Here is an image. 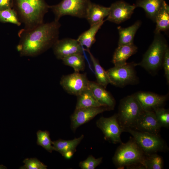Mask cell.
<instances>
[{
	"label": "cell",
	"mask_w": 169,
	"mask_h": 169,
	"mask_svg": "<svg viewBox=\"0 0 169 169\" xmlns=\"http://www.w3.org/2000/svg\"><path fill=\"white\" fill-rule=\"evenodd\" d=\"M24 165L21 169H47V166L35 158H26L23 161Z\"/></svg>",
	"instance_id": "1f68e13d"
},
{
	"label": "cell",
	"mask_w": 169,
	"mask_h": 169,
	"mask_svg": "<svg viewBox=\"0 0 169 169\" xmlns=\"http://www.w3.org/2000/svg\"><path fill=\"white\" fill-rule=\"evenodd\" d=\"M60 26L59 21L54 20L22 30L19 33L20 40L17 46L20 55L36 56L52 47L58 39Z\"/></svg>",
	"instance_id": "6da1fadb"
},
{
	"label": "cell",
	"mask_w": 169,
	"mask_h": 169,
	"mask_svg": "<svg viewBox=\"0 0 169 169\" xmlns=\"http://www.w3.org/2000/svg\"><path fill=\"white\" fill-rule=\"evenodd\" d=\"M161 127L154 111L144 110L138 120L134 130L159 135Z\"/></svg>",
	"instance_id": "5bb4252c"
},
{
	"label": "cell",
	"mask_w": 169,
	"mask_h": 169,
	"mask_svg": "<svg viewBox=\"0 0 169 169\" xmlns=\"http://www.w3.org/2000/svg\"><path fill=\"white\" fill-rule=\"evenodd\" d=\"M91 3L90 0H62L50 8L54 15L55 21H59L61 17L66 15L85 18Z\"/></svg>",
	"instance_id": "52a82bcc"
},
{
	"label": "cell",
	"mask_w": 169,
	"mask_h": 169,
	"mask_svg": "<svg viewBox=\"0 0 169 169\" xmlns=\"http://www.w3.org/2000/svg\"><path fill=\"white\" fill-rule=\"evenodd\" d=\"M144 111L134 94L124 98L120 102L117 114L120 126L124 130L126 129H135Z\"/></svg>",
	"instance_id": "277c9868"
},
{
	"label": "cell",
	"mask_w": 169,
	"mask_h": 169,
	"mask_svg": "<svg viewBox=\"0 0 169 169\" xmlns=\"http://www.w3.org/2000/svg\"><path fill=\"white\" fill-rule=\"evenodd\" d=\"M109 7L91 3L88 9L86 18L90 26L103 20L109 13Z\"/></svg>",
	"instance_id": "ac0fdd59"
},
{
	"label": "cell",
	"mask_w": 169,
	"mask_h": 169,
	"mask_svg": "<svg viewBox=\"0 0 169 169\" xmlns=\"http://www.w3.org/2000/svg\"><path fill=\"white\" fill-rule=\"evenodd\" d=\"M96 125L102 132L105 139L114 144L122 143L121 133L124 130L120 126L117 114L109 117H100L96 122Z\"/></svg>",
	"instance_id": "9c48e42d"
},
{
	"label": "cell",
	"mask_w": 169,
	"mask_h": 169,
	"mask_svg": "<svg viewBox=\"0 0 169 169\" xmlns=\"http://www.w3.org/2000/svg\"><path fill=\"white\" fill-rule=\"evenodd\" d=\"M141 24V22L138 21L132 25L126 28L118 27L117 29L119 38L118 46L133 43L135 35Z\"/></svg>",
	"instance_id": "603a6c76"
},
{
	"label": "cell",
	"mask_w": 169,
	"mask_h": 169,
	"mask_svg": "<svg viewBox=\"0 0 169 169\" xmlns=\"http://www.w3.org/2000/svg\"><path fill=\"white\" fill-rule=\"evenodd\" d=\"M89 88L96 100L102 106L107 107L110 110L114 109L115 105V100L105 88L97 82L90 81Z\"/></svg>",
	"instance_id": "2e32d148"
},
{
	"label": "cell",
	"mask_w": 169,
	"mask_h": 169,
	"mask_svg": "<svg viewBox=\"0 0 169 169\" xmlns=\"http://www.w3.org/2000/svg\"><path fill=\"white\" fill-rule=\"evenodd\" d=\"M156 23L155 33L166 31L169 28V7L164 1L157 13L155 21Z\"/></svg>",
	"instance_id": "d6986e66"
},
{
	"label": "cell",
	"mask_w": 169,
	"mask_h": 169,
	"mask_svg": "<svg viewBox=\"0 0 169 169\" xmlns=\"http://www.w3.org/2000/svg\"><path fill=\"white\" fill-rule=\"evenodd\" d=\"M36 134L37 137V144L38 145L41 146L50 153H52L53 151H54L49 131L39 130L37 132Z\"/></svg>",
	"instance_id": "83f0119b"
},
{
	"label": "cell",
	"mask_w": 169,
	"mask_h": 169,
	"mask_svg": "<svg viewBox=\"0 0 169 169\" xmlns=\"http://www.w3.org/2000/svg\"><path fill=\"white\" fill-rule=\"evenodd\" d=\"M124 131L132 136L145 155L163 151L166 148L165 143L159 135L131 129H126Z\"/></svg>",
	"instance_id": "8992f818"
},
{
	"label": "cell",
	"mask_w": 169,
	"mask_h": 169,
	"mask_svg": "<svg viewBox=\"0 0 169 169\" xmlns=\"http://www.w3.org/2000/svg\"><path fill=\"white\" fill-rule=\"evenodd\" d=\"M74 153L73 151H69L65 152L63 156L66 159H69L72 157Z\"/></svg>",
	"instance_id": "e575fe53"
},
{
	"label": "cell",
	"mask_w": 169,
	"mask_h": 169,
	"mask_svg": "<svg viewBox=\"0 0 169 169\" xmlns=\"http://www.w3.org/2000/svg\"><path fill=\"white\" fill-rule=\"evenodd\" d=\"M165 75L167 83H169V50L168 47L166 48L163 57L162 64Z\"/></svg>",
	"instance_id": "d6a6232c"
},
{
	"label": "cell",
	"mask_w": 169,
	"mask_h": 169,
	"mask_svg": "<svg viewBox=\"0 0 169 169\" xmlns=\"http://www.w3.org/2000/svg\"><path fill=\"white\" fill-rule=\"evenodd\" d=\"M153 111L161 127L168 128L169 126V110L161 107L154 109Z\"/></svg>",
	"instance_id": "f546056e"
},
{
	"label": "cell",
	"mask_w": 169,
	"mask_h": 169,
	"mask_svg": "<svg viewBox=\"0 0 169 169\" xmlns=\"http://www.w3.org/2000/svg\"><path fill=\"white\" fill-rule=\"evenodd\" d=\"M75 109L102 106L89 88L78 95Z\"/></svg>",
	"instance_id": "d4e9b609"
},
{
	"label": "cell",
	"mask_w": 169,
	"mask_h": 169,
	"mask_svg": "<svg viewBox=\"0 0 169 169\" xmlns=\"http://www.w3.org/2000/svg\"><path fill=\"white\" fill-rule=\"evenodd\" d=\"M145 156L134 139L131 137L127 142L120 144L115 152L112 161L118 169L125 166L131 167L139 165L143 166Z\"/></svg>",
	"instance_id": "3957f363"
},
{
	"label": "cell",
	"mask_w": 169,
	"mask_h": 169,
	"mask_svg": "<svg viewBox=\"0 0 169 169\" xmlns=\"http://www.w3.org/2000/svg\"><path fill=\"white\" fill-rule=\"evenodd\" d=\"M18 15L25 26L30 29L43 23L49 7L43 0H16Z\"/></svg>",
	"instance_id": "7a4b0ae2"
},
{
	"label": "cell",
	"mask_w": 169,
	"mask_h": 169,
	"mask_svg": "<svg viewBox=\"0 0 169 169\" xmlns=\"http://www.w3.org/2000/svg\"><path fill=\"white\" fill-rule=\"evenodd\" d=\"M103 158H95L90 155L84 160L79 163V166L82 169H95L102 162Z\"/></svg>",
	"instance_id": "4dcf8cb0"
},
{
	"label": "cell",
	"mask_w": 169,
	"mask_h": 169,
	"mask_svg": "<svg viewBox=\"0 0 169 169\" xmlns=\"http://www.w3.org/2000/svg\"><path fill=\"white\" fill-rule=\"evenodd\" d=\"M85 50L88 53L93 65L97 83L105 88L110 83V81L106 71L100 65L98 60L94 56L90 49Z\"/></svg>",
	"instance_id": "cb8c5ba5"
},
{
	"label": "cell",
	"mask_w": 169,
	"mask_h": 169,
	"mask_svg": "<svg viewBox=\"0 0 169 169\" xmlns=\"http://www.w3.org/2000/svg\"><path fill=\"white\" fill-rule=\"evenodd\" d=\"M84 138L83 135H82L78 138H75L71 140H64L59 139L52 141V144L54 147V151H56L62 156L66 152L72 151L74 152L76 151V148Z\"/></svg>",
	"instance_id": "44dd1931"
},
{
	"label": "cell",
	"mask_w": 169,
	"mask_h": 169,
	"mask_svg": "<svg viewBox=\"0 0 169 169\" xmlns=\"http://www.w3.org/2000/svg\"><path fill=\"white\" fill-rule=\"evenodd\" d=\"M0 21L12 23L18 26L21 24L18 13L11 8L0 10Z\"/></svg>",
	"instance_id": "f1b7e54d"
},
{
	"label": "cell",
	"mask_w": 169,
	"mask_h": 169,
	"mask_svg": "<svg viewBox=\"0 0 169 169\" xmlns=\"http://www.w3.org/2000/svg\"><path fill=\"white\" fill-rule=\"evenodd\" d=\"M65 65L72 67L75 72L84 70L85 63L83 54L76 53L66 56L61 59Z\"/></svg>",
	"instance_id": "484cf974"
},
{
	"label": "cell",
	"mask_w": 169,
	"mask_h": 169,
	"mask_svg": "<svg viewBox=\"0 0 169 169\" xmlns=\"http://www.w3.org/2000/svg\"><path fill=\"white\" fill-rule=\"evenodd\" d=\"M77 39L70 38L59 39L53 47L54 54L58 59L76 53L83 54V49Z\"/></svg>",
	"instance_id": "4fadbf2b"
},
{
	"label": "cell",
	"mask_w": 169,
	"mask_h": 169,
	"mask_svg": "<svg viewBox=\"0 0 169 169\" xmlns=\"http://www.w3.org/2000/svg\"><path fill=\"white\" fill-rule=\"evenodd\" d=\"M164 0H137L136 7L142 8L146 15L155 21L156 16L161 7Z\"/></svg>",
	"instance_id": "ffe728a7"
},
{
	"label": "cell",
	"mask_w": 169,
	"mask_h": 169,
	"mask_svg": "<svg viewBox=\"0 0 169 169\" xmlns=\"http://www.w3.org/2000/svg\"><path fill=\"white\" fill-rule=\"evenodd\" d=\"M133 43L118 46L113 55L112 62L115 66L121 65L127 63V60L137 51Z\"/></svg>",
	"instance_id": "e0dca14e"
},
{
	"label": "cell",
	"mask_w": 169,
	"mask_h": 169,
	"mask_svg": "<svg viewBox=\"0 0 169 169\" xmlns=\"http://www.w3.org/2000/svg\"><path fill=\"white\" fill-rule=\"evenodd\" d=\"M144 110L153 111L161 107L167 99L166 95H161L153 93L139 92L134 94Z\"/></svg>",
	"instance_id": "9a60e30c"
},
{
	"label": "cell",
	"mask_w": 169,
	"mask_h": 169,
	"mask_svg": "<svg viewBox=\"0 0 169 169\" xmlns=\"http://www.w3.org/2000/svg\"><path fill=\"white\" fill-rule=\"evenodd\" d=\"M11 0H0V10L11 8Z\"/></svg>",
	"instance_id": "836d02e7"
},
{
	"label": "cell",
	"mask_w": 169,
	"mask_h": 169,
	"mask_svg": "<svg viewBox=\"0 0 169 169\" xmlns=\"http://www.w3.org/2000/svg\"><path fill=\"white\" fill-rule=\"evenodd\" d=\"M143 165L146 169H162L163 162L162 158L156 153L145 155Z\"/></svg>",
	"instance_id": "4316f807"
},
{
	"label": "cell",
	"mask_w": 169,
	"mask_h": 169,
	"mask_svg": "<svg viewBox=\"0 0 169 169\" xmlns=\"http://www.w3.org/2000/svg\"><path fill=\"white\" fill-rule=\"evenodd\" d=\"M110 110L107 107L103 106L75 109L70 116L72 131L75 132L79 126L87 123L97 115Z\"/></svg>",
	"instance_id": "8fae6325"
},
{
	"label": "cell",
	"mask_w": 169,
	"mask_h": 169,
	"mask_svg": "<svg viewBox=\"0 0 169 169\" xmlns=\"http://www.w3.org/2000/svg\"><path fill=\"white\" fill-rule=\"evenodd\" d=\"M134 62L126 63L121 65L115 66L106 72L110 83L117 86L123 87L130 84L137 83L138 79L136 75Z\"/></svg>",
	"instance_id": "ba28073f"
},
{
	"label": "cell",
	"mask_w": 169,
	"mask_h": 169,
	"mask_svg": "<svg viewBox=\"0 0 169 169\" xmlns=\"http://www.w3.org/2000/svg\"><path fill=\"white\" fill-rule=\"evenodd\" d=\"M105 20L90 26L87 30L81 33L77 39L82 46H85L89 49L95 41V35Z\"/></svg>",
	"instance_id": "7402d4cb"
},
{
	"label": "cell",
	"mask_w": 169,
	"mask_h": 169,
	"mask_svg": "<svg viewBox=\"0 0 169 169\" xmlns=\"http://www.w3.org/2000/svg\"><path fill=\"white\" fill-rule=\"evenodd\" d=\"M168 47L160 33H155L153 41L144 54L141 61L136 63L150 72H154L161 67L165 50Z\"/></svg>",
	"instance_id": "5b68a950"
},
{
	"label": "cell",
	"mask_w": 169,
	"mask_h": 169,
	"mask_svg": "<svg viewBox=\"0 0 169 169\" xmlns=\"http://www.w3.org/2000/svg\"><path fill=\"white\" fill-rule=\"evenodd\" d=\"M89 82L86 74L75 72L63 76L60 84L68 93L77 96L89 88Z\"/></svg>",
	"instance_id": "30bf717a"
},
{
	"label": "cell",
	"mask_w": 169,
	"mask_h": 169,
	"mask_svg": "<svg viewBox=\"0 0 169 169\" xmlns=\"http://www.w3.org/2000/svg\"><path fill=\"white\" fill-rule=\"evenodd\" d=\"M135 5H131L123 1L112 3L109 7L110 12L106 20L117 24L129 19L136 8Z\"/></svg>",
	"instance_id": "7c38bea8"
}]
</instances>
